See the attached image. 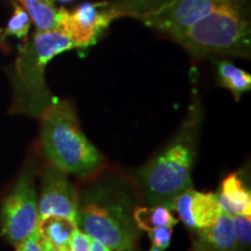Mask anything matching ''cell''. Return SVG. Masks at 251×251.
I'll return each instance as SVG.
<instances>
[{"label":"cell","instance_id":"14","mask_svg":"<svg viewBox=\"0 0 251 251\" xmlns=\"http://www.w3.org/2000/svg\"><path fill=\"white\" fill-rule=\"evenodd\" d=\"M135 224L140 230H152V229L170 226L175 227L179 222L175 213L166 205H148L137 207L133 211Z\"/></svg>","mask_w":251,"mask_h":251},{"label":"cell","instance_id":"19","mask_svg":"<svg viewBox=\"0 0 251 251\" xmlns=\"http://www.w3.org/2000/svg\"><path fill=\"white\" fill-rule=\"evenodd\" d=\"M149 238L151 241V246H155L164 251L168 249L171 243L172 233H174V227L165 226V227H159L152 230H149Z\"/></svg>","mask_w":251,"mask_h":251},{"label":"cell","instance_id":"11","mask_svg":"<svg viewBox=\"0 0 251 251\" xmlns=\"http://www.w3.org/2000/svg\"><path fill=\"white\" fill-rule=\"evenodd\" d=\"M191 251H236L231 215L222 213L214 224L194 231Z\"/></svg>","mask_w":251,"mask_h":251},{"label":"cell","instance_id":"20","mask_svg":"<svg viewBox=\"0 0 251 251\" xmlns=\"http://www.w3.org/2000/svg\"><path fill=\"white\" fill-rule=\"evenodd\" d=\"M91 244V237L85 233L77 229L71 241L59 251H89Z\"/></svg>","mask_w":251,"mask_h":251},{"label":"cell","instance_id":"9","mask_svg":"<svg viewBox=\"0 0 251 251\" xmlns=\"http://www.w3.org/2000/svg\"><path fill=\"white\" fill-rule=\"evenodd\" d=\"M79 196L68 179V174L49 164L41 176V194L37 199L40 220L48 216H63L76 220Z\"/></svg>","mask_w":251,"mask_h":251},{"label":"cell","instance_id":"5","mask_svg":"<svg viewBox=\"0 0 251 251\" xmlns=\"http://www.w3.org/2000/svg\"><path fill=\"white\" fill-rule=\"evenodd\" d=\"M78 229L113 251H135L140 229L126 198L106 187H94L79 198Z\"/></svg>","mask_w":251,"mask_h":251},{"label":"cell","instance_id":"3","mask_svg":"<svg viewBox=\"0 0 251 251\" xmlns=\"http://www.w3.org/2000/svg\"><path fill=\"white\" fill-rule=\"evenodd\" d=\"M75 49L69 37L59 29L37 30L19 52L13 79L12 112L41 118L56 99L48 89L45 72L56 56Z\"/></svg>","mask_w":251,"mask_h":251},{"label":"cell","instance_id":"1","mask_svg":"<svg viewBox=\"0 0 251 251\" xmlns=\"http://www.w3.org/2000/svg\"><path fill=\"white\" fill-rule=\"evenodd\" d=\"M202 121L201 105L194 92L193 101L179 131L161 152L136 174L147 205H166L192 187V170Z\"/></svg>","mask_w":251,"mask_h":251},{"label":"cell","instance_id":"18","mask_svg":"<svg viewBox=\"0 0 251 251\" xmlns=\"http://www.w3.org/2000/svg\"><path fill=\"white\" fill-rule=\"evenodd\" d=\"M236 241V251H250L251 247V216L231 215Z\"/></svg>","mask_w":251,"mask_h":251},{"label":"cell","instance_id":"8","mask_svg":"<svg viewBox=\"0 0 251 251\" xmlns=\"http://www.w3.org/2000/svg\"><path fill=\"white\" fill-rule=\"evenodd\" d=\"M115 19L108 0L84 2L72 12L58 8L57 29L69 37L75 49L89 48L98 42Z\"/></svg>","mask_w":251,"mask_h":251},{"label":"cell","instance_id":"17","mask_svg":"<svg viewBox=\"0 0 251 251\" xmlns=\"http://www.w3.org/2000/svg\"><path fill=\"white\" fill-rule=\"evenodd\" d=\"M11 1L13 4L14 11L2 31L1 39H6L7 36H14L26 41L31 25V19L23 6L19 5L15 0H11Z\"/></svg>","mask_w":251,"mask_h":251},{"label":"cell","instance_id":"2","mask_svg":"<svg viewBox=\"0 0 251 251\" xmlns=\"http://www.w3.org/2000/svg\"><path fill=\"white\" fill-rule=\"evenodd\" d=\"M192 57L251 55L250 0H226L176 40Z\"/></svg>","mask_w":251,"mask_h":251},{"label":"cell","instance_id":"16","mask_svg":"<svg viewBox=\"0 0 251 251\" xmlns=\"http://www.w3.org/2000/svg\"><path fill=\"white\" fill-rule=\"evenodd\" d=\"M29 14L37 30L57 29V11L54 0H15Z\"/></svg>","mask_w":251,"mask_h":251},{"label":"cell","instance_id":"7","mask_svg":"<svg viewBox=\"0 0 251 251\" xmlns=\"http://www.w3.org/2000/svg\"><path fill=\"white\" fill-rule=\"evenodd\" d=\"M39 209L34 169H26L19 176L1 206V235L17 247L37 227Z\"/></svg>","mask_w":251,"mask_h":251},{"label":"cell","instance_id":"10","mask_svg":"<svg viewBox=\"0 0 251 251\" xmlns=\"http://www.w3.org/2000/svg\"><path fill=\"white\" fill-rule=\"evenodd\" d=\"M170 208L177 213L185 227L192 231L214 224L222 214L219 205L218 194L213 192H199L193 187L178 194L170 203Z\"/></svg>","mask_w":251,"mask_h":251},{"label":"cell","instance_id":"24","mask_svg":"<svg viewBox=\"0 0 251 251\" xmlns=\"http://www.w3.org/2000/svg\"><path fill=\"white\" fill-rule=\"evenodd\" d=\"M55 1V0H54ZM58 1H70V0H58Z\"/></svg>","mask_w":251,"mask_h":251},{"label":"cell","instance_id":"23","mask_svg":"<svg viewBox=\"0 0 251 251\" xmlns=\"http://www.w3.org/2000/svg\"><path fill=\"white\" fill-rule=\"evenodd\" d=\"M149 251H163V250H161V249H159V248H157L155 246H151V247H150Z\"/></svg>","mask_w":251,"mask_h":251},{"label":"cell","instance_id":"15","mask_svg":"<svg viewBox=\"0 0 251 251\" xmlns=\"http://www.w3.org/2000/svg\"><path fill=\"white\" fill-rule=\"evenodd\" d=\"M219 84L228 89L234 96L235 100H240L243 93L251 89V75L249 72L237 68L229 61H220L216 63Z\"/></svg>","mask_w":251,"mask_h":251},{"label":"cell","instance_id":"13","mask_svg":"<svg viewBox=\"0 0 251 251\" xmlns=\"http://www.w3.org/2000/svg\"><path fill=\"white\" fill-rule=\"evenodd\" d=\"M78 229L76 220L48 216L37 221V234L42 251H59L70 242Z\"/></svg>","mask_w":251,"mask_h":251},{"label":"cell","instance_id":"12","mask_svg":"<svg viewBox=\"0 0 251 251\" xmlns=\"http://www.w3.org/2000/svg\"><path fill=\"white\" fill-rule=\"evenodd\" d=\"M218 201L222 212L229 215H251V192L241 178V172H233L226 177Z\"/></svg>","mask_w":251,"mask_h":251},{"label":"cell","instance_id":"22","mask_svg":"<svg viewBox=\"0 0 251 251\" xmlns=\"http://www.w3.org/2000/svg\"><path fill=\"white\" fill-rule=\"evenodd\" d=\"M89 251H113V250L109 249L108 247H106L105 244L99 242V241L91 238V244H90Z\"/></svg>","mask_w":251,"mask_h":251},{"label":"cell","instance_id":"6","mask_svg":"<svg viewBox=\"0 0 251 251\" xmlns=\"http://www.w3.org/2000/svg\"><path fill=\"white\" fill-rule=\"evenodd\" d=\"M226 0H111L117 19L133 18L176 41Z\"/></svg>","mask_w":251,"mask_h":251},{"label":"cell","instance_id":"21","mask_svg":"<svg viewBox=\"0 0 251 251\" xmlns=\"http://www.w3.org/2000/svg\"><path fill=\"white\" fill-rule=\"evenodd\" d=\"M17 251H42V248L39 242V234H37V227L35 230L28 236L26 240L19 243L17 246Z\"/></svg>","mask_w":251,"mask_h":251},{"label":"cell","instance_id":"4","mask_svg":"<svg viewBox=\"0 0 251 251\" xmlns=\"http://www.w3.org/2000/svg\"><path fill=\"white\" fill-rule=\"evenodd\" d=\"M42 147L50 164L86 177L100 168L101 153L84 135L70 101L56 98L42 117Z\"/></svg>","mask_w":251,"mask_h":251}]
</instances>
